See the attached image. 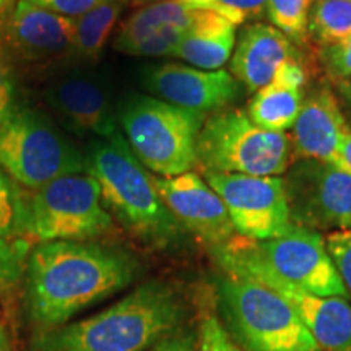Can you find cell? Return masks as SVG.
I'll use <instances>...</instances> for the list:
<instances>
[{"mask_svg":"<svg viewBox=\"0 0 351 351\" xmlns=\"http://www.w3.org/2000/svg\"><path fill=\"white\" fill-rule=\"evenodd\" d=\"M138 275V261L121 247L93 241L34 244L25 265L26 317L36 332L65 326Z\"/></svg>","mask_w":351,"mask_h":351,"instance_id":"obj_1","label":"cell"},{"mask_svg":"<svg viewBox=\"0 0 351 351\" xmlns=\"http://www.w3.org/2000/svg\"><path fill=\"white\" fill-rule=\"evenodd\" d=\"M184 315L173 285L153 278L99 313L34 332L28 351H148L182 327Z\"/></svg>","mask_w":351,"mask_h":351,"instance_id":"obj_2","label":"cell"},{"mask_svg":"<svg viewBox=\"0 0 351 351\" xmlns=\"http://www.w3.org/2000/svg\"><path fill=\"white\" fill-rule=\"evenodd\" d=\"M85 156L88 173L99 184L104 208L129 234L158 251L184 243L186 230L165 205L153 174L140 163L121 132L93 140Z\"/></svg>","mask_w":351,"mask_h":351,"instance_id":"obj_3","label":"cell"},{"mask_svg":"<svg viewBox=\"0 0 351 351\" xmlns=\"http://www.w3.org/2000/svg\"><path fill=\"white\" fill-rule=\"evenodd\" d=\"M215 295L223 326L243 351H320L293 307L267 285L223 271Z\"/></svg>","mask_w":351,"mask_h":351,"instance_id":"obj_4","label":"cell"},{"mask_svg":"<svg viewBox=\"0 0 351 351\" xmlns=\"http://www.w3.org/2000/svg\"><path fill=\"white\" fill-rule=\"evenodd\" d=\"M207 117L150 95H130L117 108V122L140 163L160 178L199 166L197 138Z\"/></svg>","mask_w":351,"mask_h":351,"instance_id":"obj_5","label":"cell"},{"mask_svg":"<svg viewBox=\"0 0 351 351\" xmlns=\"http://www.w3.org/2000/svg\"><path fill=\"white\" fill-rule=\"evenodd\" d=\"M197 160L200 171L265 178L287 174L295 161L288 134L261 129L239 108L221 109L205 119L197 138Z\"/></svg>","mask_w":351,"mask_h":351,"instance_id":"obj_6","label":"cell"},{"mask_svg":"<svg viewBox=\"0 0 351 351\" xmlns=\"http://www.w3.org/2000/svg\"><path fill=\"white\" fill-rule=\"evenodd\" d=\"M114 230L90 173L60 176L25 195L23 238L28 243L93 241Z\"/></svg>","mask_w":351,"mask_h":351,"instance_id":"obj_7","label":"cell"},{"mask_svg":"<svg viewBox=\"0 0 351 351\" xmlns=\"http://www.w3.org/2000/svg\"><path fill=\"white\" fill-rule=\"evenodd\" d=\"M0 169L34 191L60 176L88 173L86 156L46 116L19 106L0 124Z\"/></svg>","mask_w":351,"mask_h":351,"instance_id":"obj_8","label":"cell"},{"mask_svg":"<svg viewBox=\"0 0 351 351\" xmlns=\"http://www.w3.org/2000/svg\"><path fill=\"white\" fill-rule=\"evenodd\" d=\"M210 252L226 274L245 275L278 293L293 307L320 350L351 351V304L345 298L319 296L287 282L254 256L245 238H234Z\"/></svg>","mask_w":351,"mask_h":351,"instance_id":"obj_9","label":"cell"},{"mask_svg":"<svg viewBox=\"0 0 351 351\" xmlns=\"http://www.w3.org/2000/svg\"><path fill=\"white\" fill-rule=\"evenodd\" d=\"M202 178L225 204L236 234L251 241L278 238L291 230L293 218L285 179L202 171Z\"/></svg>","mask_w":351,"mask_h":351,"instance_id":"obj_10","label":"cell"},{"mask_svg":"<svg viewBox=\"0 0 351 351\" xmlns=\"http://www.w3.org/2000/svg\"><path fill=\"white\" fill-rule=\"evenodd\" d=\"M283 179L295 225L351 231L350 171L327 161L296 160Z\"/></svg>","mask_w":351,"mask_h":351,"instance_id":"obj_11","label":"cell"},{"mask_svg":"<svg viewBox=\"0 0 351 351\" xmlns=\"http://www.w3.org/2000/svg\"><path fill=\"white\" fill-rule=\"evenodd\" d=\"M245 241L254 256L287 282L319 296L348 298L326 238L315 230L293 225L278 238Z\"/></svg>","mask_w":351,"mask_h":351,"instance_id":"obj_12","label":"cell"},{"mask_svg":"<svg viewBox=\"0 0 351 351\" xmlns=\"http://www.w3.org/2000/svg\"><path fill=\"white\" fill-rule=\"evenodd\" d=\"M140 82L150 96L202 116L230 108L241 95V83L228 70L178 62L148 65L140 72Z\"/></svg>","mask_w":351,"mask_h":351,"instance_id":"obj_13","label":"cell"},{"mask_svg":"<svg viewBox=\"0 0 351 351\" xmlns=\"http://www.w3.org/2000/svg\"><path fill=\"white\" fill-rule=\"evenodd\" d=\"M210 10H200L178 0H161L138 7L122 21L112 47L135 57H171L179 43Z\"/></svg>","mask_w":351,"mask_h":351,"instance_id":"obj_14","label":"cell"},{"mask_svg":"<svg viewBox=\"0 0 351 351\" xmlns=\"http://www.w3.org/2000/svg\"><path fill=\"white\" fill-rule=\"evenodd\" d=\"M156 191L184 230L212 249L236 238L230 215L217 192L195 171L160 178L153 174Z\"/></svg>","mask_w":351,"mask_h":351,"instance_id":"obj_15","label":"cell"},{"mask_svg":"<svg viewBox=\"0 0 351 351\" xmlns=\"http://www.w3.org/2000/svg\"><path fill=\"white\" fill-rule=\"evenodd\" d=\"M75 20L16 0L0 16V46L21 62H47L72 52Z\"/></svg>","mask_w":351,"mask_h":351,"instance_id":"obj_16","label":"cell"},{"mask_svg":"<svg viewBox=\"0 0 351 351\" xmlns=\"http://www.w3.org/2000/svg\"><path fill=\"white\" fill-rule=\"evenodd\" d=\"M46 101L77 134L108 138L117 134V111L99 77L72 72L47 86Z\"/></svg>","mask_w":351,"mask_h":351,"instance_id":"obj_17","label":"cell"},{"mask_svg":"<svg viewBox=\"0 0 351 351\" xmlns=\"http://www.w3.org/2000/svg\"><path fill=\"white\" fill-rule=\"evenodd\" d=\"M350 124L332 88L320 86L304 96L293 125V160H317L340 166V148Z\"/></svg>","mask_w":351,"mask_h":351,"instance_id":"obj_18","label":"cell"},{"mask_svg":"<svg viewBox=\"0 0 351 351\" xmlns=\"http://www.w3.org/2000/svg\"><path fill=\"white\" fill-rule=\"evenodd\" d=\"M300 56L298 46L270 23L254 21L244 26L230 59V73L247 91L270 85L285 60Z\"/></svg>","mask_w":351,"mask_h":351,"instance_id":"obj_19","label":"cell"},{"mask_svg":"<svg viewBox=\"0 0 351 351\" xmlns=\"http://www.w3.org/2000/svg\"><path fill=\"white\" fill-rule=\"evenodd\" d=\"M236 46V26L208 12V15L179 43L173 59L186 60L202 70H219L230 62Z\"/></svg>","mask_w":351,"mask_h":351,"instance_id":"obj_20","label":"cell"},{"mask_svg":"<svg viewBox=\"0 0 351 351\" xmlns=\"http://www.w3.org/2000/svg\"><path fill=\"white\" fill-rule=\"evenodd\" d=\"M302 101V90L270 83L256 91L245 112L261 129L287 134L295 125Z\"/></svg>","mask_w":351,"mask_h":351,"instance_id":"obj_21","label":"cell"},{"mask_svg":"<svg viewBox=\"0 0 351 351\" xmlns=\"http://www.w3.org/2000/svg\"><path fill=\"white\" fill-rule=\"evenodd\" d=\"M129 3L130 0H108L77 19L70 54L83 60L98 59Z\"/></svg>","mask_w":351,"mask_h":351,"instance_id":"obj_22","label":"cell"},{"mask_svg":"<svg viewBox=\"0 0 351 351\" xmlns=\"http://www.w3.org/2000/svg\"><path fill=\"white\" fill-rule=\"evenodd\" d=\"M351 34V0H313L307 36L320 47L335 46Z\"/></svg>","mask_w":351,"mask_h":351,"instance_id":"obj_23","label":"cell"},{"mask_svg":"<svg viewBox=\"0 0 351 351\" xmlns=\"http://www.w3.org/2000/svg\"><path fill=\"white\" fill-rule=\"evenodd\" d=\"M311 5L313 0H267V19L298 47L306 46Z\"/></svg>","mask_w":351,"mask_h":351,"instance_id":"obj_24","label":"cell"},{"mask_svg":"<svg viewBox=\"0 0 351 351\" xmlns=\"http://www.w3.org/2000/svg\"><path fill=\"white\" fill-rule=\"evenodd\" d=\"M23 219L25 194L0 169V243L23 238Z\"/></svg>","mask_w":351,"mask_h":351,"instance_id":"obj_25","label":"cell"},{"mask_svg":"<svg viewBox=\"0 0 351 351\" xmlns=\"http://www.w3.org/2000/svg\"><path fill=\"white\" fill-rule=\"evenodd\" d=\"M200 10H210L234 26L267 16V0H178Z\"/></svg>","mask_w":351,"mask_h":351,"instance_id":"obj_26","label":"cell"},{"mask_svg":"<svg viewBox=\"0 0 351 351\" xmlns=\"http://www.w3.org/2000/svg\"><path fill=\"white\" fill-rule=\"evenodd\" d=\"M197 333H199V351H243L212 311L202 314Z\"/></svg>","mask_w":351,"mask_h":351,"instance_id":"obj_27","label":"cell"},{"mask_svg":"<svg viewBox=\"0 0 351 351\" xmlns=\"http://www.w3.org/2000/svg\"><path fill=\"white\" fill-rule=\"evenodd\" d=\"M319 60L337 85L351 82V34L335 46L320 47Z\"/></svg>","mask_w":351,"mask_h":351,"instance_id":"obj_28","label":"cell"},{"mask_svg":"<svg viewBox=\"0 0 351 351\" xmlns=\"http://www.w3.org/2000/svg\"><path fill=\"white\" fill-rule=\"evenodd\" d=\"M326 245L346 289V295L351 298V231L328 232Z\"/></svg>","mask_w":351,"mask_h":351,"instance_id":"obj_29","label":"cell"},{"mask_svg":"<svg viewBox=\"0 0 351 351\" xmlns=\"http://www.w3.org/2000/svg\"><path fill=\"white\" fill-rule=\"evenodd\" d=\"M19 106L15 77L5 57L0 56V124L7 121Z\"/></svg>","mask_w":351,"mask_h":351,"instance_id":"obj_30","label":"cell"},{"mask_svg":"<svg viewBox=\"0 0 351 351\" xmlns=\"http://www.w3.org/2000/svg\"><path fill=\"white\" fill-rule=\"evenodd\" d=\"M29 2L54 12L57 15H62L65 19L77 20L108 0H29Z\"/></svg>","mask_w":351,"mask_h":351,"instance_id":"obj_31","label":"cell"},{"mask_svg":"<svg viewBox=\"0 0 351 351\" xmlns=\"http://www.w3.org/2000/svg\"><path fill=\"white\" fill-rule=\"evenodd\" d=\"M307 78H309L307 65L300 54L296 57H291V59L285 60V62L276 69L275 77L274 80H271V83H278V85L302 90V88L306 86Z\"/></svg>","mask_w":351,"mask_h":351,"instance_id":"obj_32","label":"cell"},{"mask_svg":"<svg viewBox=\"0 0 351 351\" xmlns=\"http://www.w3.org/2000/svg\"><path fill=\"white\" fill-rule=\"evenodd\" d=\"M148 351H199V333L192 328L179 327Z\"/></svg>","mask_w":351,"mask_h":351,"instance_id":"obj_33","label":"cell"},{"mask_svg":"<svg viewBox=\"0 0 351 351\" xmlns=\"http://www.w3.org/2000/svg\"><path fill=\"white\" fill-rule=\"evenodd\" d=\"M340 166L351 173V125L345 132L340 148Z\"/></svg>","mask_w":351,"mask_h":351,"instance_id":"obj_34","label":"cell"},{"mask_svg":"<svg viewBox=\"0 0 351 351\" xmlns=\"http://www.w3.org/2000/svg\"><path fill=\"white\" fill-rule=\"evenodd\" d=\"M0 351H13L10 332H8L5 317H3L2 307H0Z\"/></svg>","mask_w":351,"mask_h":351,"instance_id":"obj_35","label":"cell"},{"mask_svg":"<svg viewBox=\"0 0 351 351\" xmlns=\"http://www.w3.org/2000/svg\"><path fill=\"white\" fill-rule=\"evenodd\" d=\"M15 2L16 0H0V16H2Z\"/></svg>","mask_w":351,"mask_h":351,"instance_id":"obj_36","label":"cell"},{"mask_svg":"<svg viewBox=\"0 0 351 351\" xmlns=\"http://www.w3.org/2000/svg\"><path fill=\"white\" fill-rule=\"evenodd\" d=\"M153 2H161V0H130V3H134V5L137 7L148 5V3H153Z\"/></svg>","mask_w":351,"mask_h":351,"instance_id":"obj_37","label":"cell"},{"mask_svg":"<svg viewBox=\"0 0 351 351\" xmlns=\"http://www.w3.org/2000/svg\"><path fill=\"white\" fill-rule=\"evenodd\" d=\"M340 86H343V91H345V95L348 96V99L351 101V82H346V83H341Z\"/></svg>","mask_w":351,"mask_h":351,"instance_id":"obj_38","label":"cell"}]
</instances>
